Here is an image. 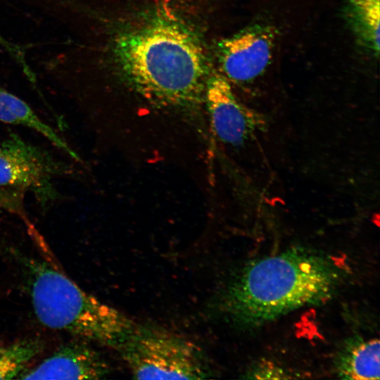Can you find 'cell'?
Listing matches in <instances>:
<instances>
[{"label":"cell","instance_id":"7c38bea8","mask_svg":"<svg viewBox=\"0 0 380 380\" xmlns=\"http://www.w3.org/2000/svg\"><path fill=\"white\" fill-rule=\"evenodd\" d=\"M44 342L38 338H27L0 346V379L18 378L26 365L42 353Z\"/></svg>","mask_w":380,"mask_h":380},{"label":"cell","instance_id":"4fadbf2b","mask_svg":"<svg viewBox=\"0 0 380 380\" xmlns=\"http://www.w3.org/2000/svg\"><path fill=\"white\" fill-rule=\"evenodd\" d=\"M253 374L258 379H270H270L284 378V371L269 364L260 365L253 371Z\"/></svg>","mask_w":380,"mask_h":380},{"label":"cell","instance_id":"7a4b0ae2","mask_svg":"<svg viewBox=\"0 0 380 380\" xmlns=\"http://www.w3.org/2000/svg\"><path fill=\"white\" fill-rule=\"evenodd\" d=\"M117 52L136 89L166 107L197 101L205 87L203 49L194 36L178 23L158 20L122 36Z\"/></svg>","mask_w":380,"mask_h":380},{"label":"cell","instance_id":"8fae6325","mask_svg":"<svg viewBox=\"0 0 380 380\" xmlns=\"http://www.w3.org/2000/svg\"><path fill=\"white\" fill-rule=\"evenodd\" d=\"M345 15L357 40L378 56L380 47V0H348Z\"/></svg>","mask_w":380,"mask_h":380},{"label":"cell","instance_id":"9c48e42d","mask_svg":"<svg viewBox=\"0 0 380 380\" xmlns=\"http://www.w3.org/2000/svg\"><path fill=\"white\" fill-rule=\"evenodd\" d=\"M0 121L32 129L70 158L80 161L75 151L49 125L41 120L26 102L1 87Z\"/></svg>","mask_w":380,"mask_h":380},{"label":"cell","instance_id":"52a82bcc","mask_svg":"<svg viewBox=\"0 0 380 380\" xmlns=\"http://www.w3.org/2000/svg\"><path fill=\"white\" fill-rule=\"evenodd\" d=\"M277 31L266 24H255L223 39L219 44L221 74L229 81L250 83L270 65Z\"/></svg>","mask_w":380,"mask_h":380},{"label":"cell","instance_id":"6da1fadb","mask_svg":"<svg viewBox=\"0 0 380 380\" xmlns=\"http://www.w3.org/2000/svg\"><path fill=\"white\" fill-rule=\"evenodd\" d=\"M340 279L329 259L294 248L247 265L229 287L224 307L237 322L258 325L325 301Z\"/></svg>","mask_w":380,"mask_h":380},{"label":"cell","instance_id":"277c9868","mask_svg":"<svg viewBox=\"0 0 380 380\" xmlns=\"http://www.w3.org/2000/svg\"><path fill=\"white\" fill-rule=\"evenodd\" d=\"M137 379H202L212 372L194 342L160 327L137 323L117 349Z\"/></svg>","mask_w":380,"mask_h":380},{"label":"cell","instance_id":"ba28073f","mask_svg":"<svg viewBox=\"0 0 380 380\" xmlns=\"http://www.w3.org/2000/svg\"><path fill=\"white\" fill-rule=\"evenodd\" d=\"M110 372L106 360L83 341L61 346L35 367L23 372L20 379H99Z\"/></svg>","mask_w":380,"mask_h":380},{"label":"cell","instance_id":"5b68a950","mask_svg":"<svg viewBox=\"0 0 380 380\" xmlns=\"http://www.w3.org/2000/svg\"><path fill=\"white\" fill-rule=\"evenodd\" d=\"M70 172L65 164L15 134L1 144L0 186L28 191L44 205L58 196L53 179Z\"/></svg>","mask_w":380,"mask_h":380},{"label":"cell","instance_id":"8992f818","mask_svg":"<svg viewBox=\"0 0 380 380\" xmlns=\"http://www.w3.org/2000/svg\"><path fill=\"white\" fill-rule=\"evenodd\" d=\"M205 91L210 127L223 144L241 146L265 127L262 117L240 101L220 72L206 80Z\"/></svg>","mask_w":380,"mask_h":380},{"label":"cell","instance_id":"3957f363","mask_svg":"<svg viewBox=\"0 0 380 380\" xmlns=\"http://www.w3.org/2000/svg\"><path fill=\"white\" fill-rule=\"evenodd\" d=\"M38 320L46 327L117 350L137 323L86 293L46 262L14 254Z\"/></svg>","mask_w":380,"mask_h":380},{"label":"cell","instance_id":"30bf717a","mask_svg":"<svg viewBox=\"0 0 380 380\" xmlns=\"http://www.w3.org/2000/svg\"><path fill=\"white\" fill-rule=\"evenodd\" d=\"M336 365L343 379H379V341H353L341 353Z\"/></svg>","mask_w":380,"mask_h":380},{"label":"cell","instance_id":"5bb4252c","mask_svg":"<svg viewBox=\"0 0 380 380\" xmlns=\"http://www.w3.org/2000/svg\"><path fill=\"white\" fill-rule=\"evenodd\" d=\"M0 147H1V144H0Z\"/></svg>","mask_w":380,"mask_h":380}]
</instances>
